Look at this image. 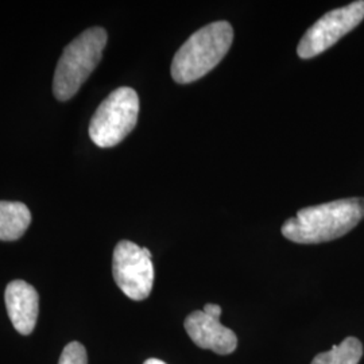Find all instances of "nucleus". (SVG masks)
Listing matches in <instances>:
<instances>
[{"instance_id": "obj_4", "label": "nucleus", "mask_w": 364, "mask_h": 364, "mask_svg": "<svg viewBox=\"0 0 364 364\" xmlns=\"http://www.w3.org/2000/svg\"><path fill=\"white\" fill-rule=\"evenodd\" d=\"M139 115L138 93L129 87L109 93L90 123L92 142L99 147H114L135 129Z\"/></svg>"}, {"instance_id": "obj_12", "label": "nucleus", "mask_w": 364, "mask_h": 364, "mask_svg": "<svg viewBox=\"0 0 364 364\" xmlns=\"http://www.w3.org/2000/svg\"><path fill=\"white\" fill-rule=\"evenodd\" d=\"M144 364H166L165 362H162V360H159V359H154V358H151V359H147Z\"/></svg>"}, {"instance_id": "obj_5", "label": "nucleus", "mask_w": 364, "mask_h": 364, "mask_svg": "<svg viewBox=\"0 0 364 364\" xmlns=\"http://www.w3.org/2000/svg\"><path fill=\"white\" fill-rule=\"evenodd\" d=\"M112 273L117 287L134 301H144L153 290L154 266L146 247L122 240L114 251Z\"/></svg>"}, {"instance_id": "obj_11", "label": "nucleus", "mask_w": 364, "mask_h": 364, "mask_svg": "<svg viewBox=\"0 0 364 364\" xmlns=\"http://www.w3.org/2000/svg\"><path fill=\"white\" fill-rule=\"evenodd\" d=\"M58 364H88L85 347L78 341L69 343L61 353Z\"/></svg>"}, {"instance_id": "obj_8", "label": "nucleus", "mask_w": 364, "mask_h": 364, "mask_svg": "<svg viewBox=\"0 0 364 364\" xmlns=\"http://www.w3.org/2000/svg\"><path fill=\"white\" fill-rule=\"evenodd\" d=\"M4 299L14 328L25 336L33 333L38 320V291L25 281L16 279L6 287Z\"/></svg>"}, {"instance_id": "obj_7", "label": "nucleus", "mask_w": 364, "mask_h": 364, "mask_svg": "<svg viewBox=\"0 0 364 364\" xmlns=\"http://www.w3.org/2000/svg\"><path fill=\"white\" fill-rule=\"evenodd\" d=\"M220 314L219 305L207 304L203 311L191 313L183 326L197 347L219 355H230L237 347V338L232 329L221 324Z\"/></svg>"}, {"instance_id": "obj_6", "label": "nucleus", "mask_w": 364, "mask_h": 364, "mask_svg": "<svg viewBox=\"0 0 364 364\" xmlns=\"http://www.w3.org/2000/svg\"><path fill=\"white\" fill-rule=\"evenodd\" d=\"M364 19V0L353 1L323 15L304 34L297 48L302 60H309L333 46Z\"/></svg>"}, {"instance_id": "obj_1", "label": "nucleus", "mask_w": 364, "mask_h": 364, "mask_svg": "<svg viewBox=\"0 0 364 364\" xmlns=\"http://www.w3.org/2000/svg\"><path fill=\"white\" fill-rule=\"evenodd\" d=\"M364 218V198L352 197L299 209L282 235L299 245H318L348 234Z\"/></svg>"}, {"instance_id": "obj_2", "label": "nucleus", "mask_w": 364, "mask_h": 364, "mask_svg": "<svg viewBox=\"0 0 364 364\" xmlns=\"http://www.w3.org/2000/svg\"><path fill=\"white\" fill-rule=\"evenodd\" d=\"M232 41L234 30L225 21L201 27L176 53L171 63V77L178 84H191L204 77L220 64Z\"/></svg>"}, {"instance_id": "obj_10", "label": "nucleus", "mask_w": 364, "mask_h": 364, "mask_svg": "<svg viewBox=\"0 0 364 364\" xmlns=\"http://www.w3.org/2000/svg\"><path fill=\"white\" fill-rule=\"evenodd\" d=\"M363 356V346L356 338H344L329 351L321 352L311 364H359Z\"/></svg>"}, {"instance_id": "obj_9", "label": "nucleus", "mask_w": 364, "mask_h": 364, "mask_svg": "<svg viewBox=\"0 0 364 364\" xmlns=\"http://www.w3.org/2000/svg\"><path fill=\"white\" fill-rule=\"evenodd\" d=\"M31 223V212L23 203L0 201V240L21 239Z\"/></svg>"}, {"instance_id": "obj_3", "label": "nucleus", "mask_w": 364, "mask_h": 364, "mask_svg": "<svg viewBox=\"0 0 364 364\" xmlns=\"http://www.w3.org/2000/svg\"><path fill=\"white\" fill-rule=\"evenodd\" d=\"M107 39L103 27H91L66 46L53 78V92L57 100L66 102L77 93L99 65Z\"/></svg>"}]
</instances>
